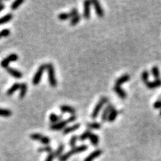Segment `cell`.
I'll return each mask as SVG.
<instances>
[{
    "mask_svg": "<svg viewBox=\"0 0 161 161\" xmlns=\"http://www.w3.org/2000/svg\"><path fill=\"white\" fill-rule=\"evenodd\" d=\"M88 147L87 145H79V146H75V148H73L72 149H70V150L68 151V152L66 153V154H62L61 156L58 158V160H59V161H67L72 155L78 154V153L83 152V151L88 150Z\"/></svg>",
    "mask_w": 161,
    "mask_h": 161,
    "instance_id": "cell-1",
    "label": "cell"
},
{
    "mask_svg": "<svg viewBox=\"0 0 161 161\" xmlns=\"http://www.w3.org/2000/svg\"><path fill=\"white\" fill-rule=\"evenodd\" d=\"M46 69L48 72V79L49 83L51 87L52 88H55L58 84L57 82V79L55 76V70H54V67L52 64L49 63L46 64Z\"/></svg>",
    "mask_w": 161,
    "mask_h": 161,
    "instance_id": "cell-2",
    "label": "cell"
},
{
    "mask_svg": "<svg viewBox=\"0 0 161 161\" xmlns=\"http://www.w3.org/2000/svg\"><path fill=\"white\" fill-rule=\"evenodd\" d=\"M109 101V98L107 97H102L101 99L99 100V102H98L97 105L95 106L93 111H92V113L91 114V117L92 119H96L98 117V114H99L101 110L103 108L104 105L105 104H107Z\"/></svg>",
    "mask_w": 161,
    "mask_h": 161,
    "instance_id": "cell-3",
    "label": "cell"
},
{
    "mask_svg": "<svg viewBox=\"0 0 161 161\" xmlns=\"http://www.w3.org/2000/svg\"><path fill=\"white\" fill-rule=\"evenodd\" d=\"M46 69V64H43L40 66L37 71L36 72V73L34 75L33 79H32V83L35 86H37L40 84V82L41 78H42V76L43 75V73L45 72V70Z\"/></svg>",
    "mask_w": 161,
    "mask_h": 161,
    "instance_id": "cell-4",
    "label": "cell"
},
{
    "mask_svg": "<svg viewBox=\"0 0 161 161\" xmlns=\"http://www.w3.org/2000/svg\"><path fill=\"white\" fill-rule=\"evenodd\" d=\"M19 59V56L15 53H13V54H9L7 58H5L4 59L2 60L1 63H0V65L2 68H5V69H7L8 67L9 64L11 63V62H15L17 61Z\"/></svg>",
    "mask_w": 161,
    "mask_h": 161,
    "instance_id": "cell-5",
    "label": "cell"
},
{
    "mask_svg": "<svg viewBox=\"0 0 161 161\" xmlns=\"http://www.w3.org/2000/svg\"><path fill=\"white\" fill-rule=\"evenodd\" d=\"M30 138L33 140H37V141H40L41 143L43 144V145H49V144L50 143L51 140L49 137H46V136L42 135L40 134H31L30 135Z\"/></svg>",
    "mask_w": 161,
    "mask_h": 161,
    "instance_id": "cell-6",
    "label": "cell"
},
{
    "mask_svg": "<svg viewBox=\"0 0 161 161\" xmlns=\"http://www.w3.org/2000/svg\"><path fill=\"white\" fill-rule=\"evenodd\" d=\"M68 123H69L68 119H66V120H61L59 122L56 123V124H52L50 125V127H49V128L52 130H62L66 128V125H67Z\"/></svg>",
    "mask_w": 161,
    "mask_h": 161,
    "instance_id": "cell-7",
    "label": "cell"
},
{
    "mask_svg": "<svg viewBox=\"0 0 161 161\" xmlns=\"http://www.w3.org/2000/svg\"><path fill=\"white\" fill-rule=\"evenodd\" d=\"M114 107V105H112V104H108V105H107V107H105V110L103 111V112L102 113L101 119L102 122H105L107 120V117H108L110 113L111 112V111H112Z\"/></svg>",
    "mask_w": 161,
    "mask_h": 161,
    "instance_id": "cell-8",
    "label": "cell"
},
{
    "mask_svg": "<svg viewBox=\"0 0 161 161\" xmlns=\"http://www.w3.org/2000/svg\"><path fill=\"white\" fill-rule=\"evenodd\" d=\"M91 3L94 6V8L96 10V13L97 14V16L99 17H103L105 12H104L103 8H102L100 3L98 2L97 0H92V1H91Z\"/></svg>",
    "mask_w": 161,
    "mask_h": 161,
    "instance_id": "cell-9",
    "label": "cell"
},
{
    "mask_svg": "<svg viewBox=\"0 0 161 161\" xmlns=\"http://www.w3.org/2000/svg\"><path fill=\"white\" fill-rule=\"evenodd\" d=\"M91 1H85L84 2V12L83 17L86 20H89L90 17V6H91Z\"/></svg>",
    "mask_w": 161,
    "mask_h": 161,
    "instance_id": "cell-10",
    "label": "cell"
},
{
    "mask_svg": "<svg viewBox=\"0 0 161 161\" xmlns=\"http://www.w3.org/2000/svg\"><path fill=\"white\" fill-rule=\"evenodd\" d=\"M7 73L8 74H10L11 75H12L13 77L17 79H20L22 78V73L19 70L14 69V68H11V67H7L6 69Z\"/></svg>",
    "mask_w": 161,
    "mask_h": 161,
    "instance_id": "cell-11",
    "label": "cell"
},
{
    "mask_svg": "<svg viewBox=\"0 0 161 161\" xmlns=\"http://www.w3.org/2000/svg\"><path fill=\"white\" fill-rule=\"evenodd\" d=\"M103 153V151L102 149H96L94 151H92L91 154H90L84 159V161H93L94 159L98 158L100 155H102Z\"/></svg>",
    "mask_w": 161,
    "mask_h": 161,
    "instance_id": "cell-12",
    "label": "cell"
},
{
    "mask_svg": "<svg viewBox=\"0 0 161 161\" xmlns=\"http://www.w3.org/2000/svg\"><path fill=\"white\" fill-rule=\"evenodd\" d=\"M113 91H114L118 95L119 98H121L122 99H125L127 97V92L125 91L123 89L121 88L120 86H117V85H115L113 87Z\"/></svg>",
    "mask_w": 161,
    "mask_h": 161,
    "instance_id": "cell-13",
    "label": "cell"
},
{
    "mask_svg": "<svg viewBox=\"0 0 161 161\" xmlns=\"http://www.w3.org/2000/svg\"><path fill=\"white\" fill-rule=\"evenodd\" d=\"M130 75H128V74L122 75V76L118 78L116 80V85H117V86H121V85L125 84V83L128 82V81L130 80Z\"/></svg>",
    "mask_w": 161,
    "mask_h": 161,
    "instance_id": "cell-14",
    "label": "cell"
},
{
    "mask_svg": "<svg viewBox=\"0 0 161 161\" xmlns=\"http://www.w3.org/2000/svg\"><path fill=\"white\" fill-rule=\"evenodd\" d=\"M59 109L62 113H70V114H72V115H75V111H76L74 107H71V106H69V105H61V106H60Z\"/></svg>",
    "mask_w": 161,
    "mask_h": 161,
    "instance_id": "cell-15",
    "label": "cell"
},
{
    "mask_svg": "<svg viewBox=\"0 0 161 161\" xmlns=\"http://www.w3.org/2000/svg\"><path fill=\"white\" fill-rule=\"evenodd\" d=\"M80 127H81V124H79V123L73 125L69 126V127H66V128H64L63 134H64V135H66V134H70V133H72V132L75 131V130L78 129Z\"/></svg>",
    "mask_w": 161,
    "mask_h": 161,
    "instance_id": "cell-16",
    "label": "cell"
},
{
    "mask_svg": "<svg viewBox=\"0 0 161 161\" xmlns=\"http://www.w3.org/2000/svg\"><path fill=\"white\" fill-rule=\"evenodd\" d=\"M145 85H146V87L149 89H154L159 88V87L161 86V79H155L154 81H149V82L145 84Z\"/></svg>",
    "mask_w": 161,
    "mask_h": 161,
    "instance_id": "cell-17",
    "label": "cell"
},
{
    "mask_svg": "<svg viewBox=\"0 0 161 161\" xmlns=\"http://www.w3.org/2000/svg\"><path fill=\"white\" fill-rule=\"evenodd\" d=\"M20 83H14V84H13L12 86H11V88L7 90L6 95H7V96H12V95L14 94L15 92L17 91L18 90H20Z\"/></svg>",
    "mask_w": 161,
    "mask_h": 161,
    "instance_id": "cell-18",
    "label": "cell"
},
{
    "mask_svg": "<svg viewBox=\"0 0 161 161\" xmlns=\"http://www.w3.org/2000/svg\"><path fill=\"white\" fill-rule=\"evenodd\" d=\"M62 119H63L62 116H58L54 113H51L50 116H49V120H50L52 124H56V123L59 122L60 121L62 120Z\"/></svg>",
    "mask_w": 161,
    "mask_h": 161,
    "instance_id": "cell-19",
    "label": "cell"
},
{
    "mask_svg": "<svg viewBox=\"0 0 161 161\" xmlns=\"http://www.w3.org/2000/svg\"><path fill=\"white\" fill-rule=\"evenodd\" d=\"M119 115V111H117L116 109L113 108L112 111H111V112L110 113V114L108 116V117H107V120L109 122H114V121L116 120V119L117 116Z\"/></svg>",
    "mask_w": 161,
    "mask_h": 161,
    "instance_id": "cell-20",
    "label": "cell"
},
{
    "mask_svg": "<svg viewBox=\"0 0 161 161\" xmlns=\"http://www.w3.org/2000/svg\"><path fill=\"white\" fill-rule=\"evenodd\" d=\"M27 89L28 88L26 83H22V84H20V95H19V98H20V99H22V98H25L26 92H27Z\"/></svg>",
    "mask_w": 161,
    "mask_h": 161,
    "instance_id": "cell-21",
    "label": "cell"
},
{
    "mask_svg": "<svg viewBox=\"0 0 161 161\" xmlns=\"http://www.w3.org/2000/svg\"><path fill=\"white\" fill-rule=\"evenodd\" d=\"M13 17H14V16H13L12 14H7L6 15H5V16H3L2 17L0 18V26H2V25H4L7 23V22H8L9 21H11V20L13 19Z\"/></svg>",
    "mask_w": 161,
    "mask_h": 161,
    "instance_id": "cell-22",
    "label": "cell"
},
{
    "mask_svg": "<svg viewBox=\"0 0 161 161\" xmlns=\"http://www.w3.org/2000/svg\"><path fill=\"white\" fill-rule=\"evenodd\" d=\"M89 139H90V142H91V144L93 146H97L98 144V142H99V138H98V136L97 134H90V137H89Z\"/></svg>",
    "mask_w": 161,
    "mask_h": 161,
    "instance_id": "cell-23",
    "label": "cell"
},
{
    "mask_svg": "<svg viewBox=\"0 0 161 161\" xmlns=\"http://www.w3.org/2000/svg\"><path fill=\"white\" fill-rule=\"evenodd\" d=\"M64 150V144H60L59 146H58V149H56V151H54L55 158H59L62 155V153H63Z\"/></svg>",
    "mask_w": 161,
    "mask_h": 161,
    "instance_id": "cell-24",
    "label": "cell"
},
{
    "mask_svg": "<svg viewBox=\"0 0 161 161\" xmlns=\"http://www.w3.org/2000/svg\"><path fill=\"white\" fill-rule=\"evenodd\" d=\"M12 115V111L9 109L0 108V116L10 117Z\"/></svg>",
    "mask_w": 161,
    "mask_h": 161,
    "instance_id": "cell-25",
    "label": "cell"
},
{
    "mask_svg": "<svg viewBox=\"0 0 161 161\" xmlns=\"http://www.w3.org/2000/svg\"><path fill=\"white\" fill-rule=\"evenodd\" d=\"M92 134V132L90 131V130H87L86 131H84V133L81 134L80 137H78V140L80 141H84V140L89 139L90 134Z\"/></svg>",
    "mask_w": 161,
    "mask_h": 161,
    "instance_id": "cell-26",
    "label": "cell"
},
{
    "mask_svg": "<svg viewBox=\"0 0 161 161\" xmlns=\"http://www.w3.org/2000/svg\"><path fill=\"white\" fill-rule=\"evenodd\" d=\"M87 127L89 128V129H100L102 127V125L98 122H90L88 123L87 124Z\"/></svg>",
    "mask_w": 161,
    "mask_h": 161,
    "instance_id": "cell-27",
    "label": "cell"
},
{
    "mask_svg": "<svg viewBox=\"0 0 161 161\" xmlns=\"http://www.w3.org/2000/svg\"><path fill=\"white\" fill-rule=\"evenodd\" d=\"M151 74L155 79H159L160 78V70L157 66H154L151 69Z\"/></svg>",
    "mask_w": 161,
    "mask_h": 161,
    "instance_id": "cell-28",
    "label": "cell"
},
{
    "mask_svg": "<svg viewBox=\"0 0 161 161\" xmlns=\"http://www.w3.org/2000/svg\"><path fill=\"white\" fill-rule=\"evenodd\" d=\"M141 78L142 81H143L145 84H146L147 82L149 81V72L148 70H144L141 75Z\"/></svg>",
    "mask_w": 161,
    "mask_h": 161,
    "instance_id": "cell-29",
    "label": "cell"
},
{
    "mask_svg": "<svg viewBox=\"0 0 161 161\" xmlns=\"http://www.w3.org/2000/svg\"><path fill=\"white\" fill-rule=\"evenodd\" d=\"M23 2H24L23 0H16V1H14V2L11 4V9L14 11L16 10V9H17L18 7L20 6V5H22Z\"/></svg>",
    "mask_w": 161,
    "mask_h": 161,
    "instance_id": "cell-30",
    "label": "cell"
},
{
    "mask_svg": "<svg viewBox=\"0 0 161 161\" xmlns=\"http://www.w3.org/2000/svg\"><path fill=\"white\" fill-rule=\"evenodd\" d=\"M81 19V16L78 14L77 16H75V17L71 19V20H70V26H75V25H77L79 22H80Z\"/></svg>",
    "mask_w": 161,
    "mask_h": 161,
    "instance_id": "cell-31",
    "label": "cell"
},
{
    "mask_svg": "<svg viewBox=\"0 0 161 161\" xmlns=\"http://www.w3.org/2000/svg\"><path fill=\"white\" fill-rule=\"evenodd\" d=\"M78 140V136H76V135H74L71 138H70L69 142V145L70 147H72V149L75 147V145H76Z\"/></svg>",
    "mask_w": 161,
    "mask_h": 161,
    "instance_id": "cell-32",
    "label": "cell"
},
{
    "mask_svg": "<svg viewBox=\"0 0 161 161\" xmlns=\"http://www.w3.org/2000/svg\"><path fill=\"white\" fill-rule=\"evenodd\" d=\"M58 19H59L60 20H62V21H64V20H67L70 19V15L69 13H61V14H60L58 16Z\"/></svg>",
    "mask_w": 161,
    "mask_h": 161,
    "instance_id": "cell-33",
    "label": "cell"
},
{
    "mask_svg": "<svg viewBox=\"0 0 161 161\" xmlns=\"http://www.w3.org/2000/svg\"><path fill=\"white\" fill-rule=\"evenodd\" d=\"M38 152H48L49 153L52 152V148L49 145H46V146L39 148L38 149Z\"/></svg>",
    "mask_w": 161,
    "mask_h": 161,
    "instance_id": "cell-34",
    "label": "cell"
},
{
    "mask_svg": "<svg viewBox=\"0 0 161 161\" xmlns=\"http://www.w3.org/2000/svg\"><path fill=\"white\" fill-rule=\"evenodd\" d=\"M10 34H11V31L8 28H4V29H2L1 31H0V36H1V37H8V36L10 35Z\"/></svg>",
    "mask_w": 161,
    "mask_h": 161,
    "instance_id": "cell-35",
    "label": "cell"
},
{
    "mask_svg": "<svg viewBox=\"0 0 161 161\" xmlns=\"http://www.w3.org/2000/svg\"><path fill=\"white\" fill-rule=\"evenodd\" d=\"M69 14L70 15V17L73 18L78 14V10L76 8H73L71 11H70V12L69 13Z\"/></svg>",
    "mask_w": 161,
    "mask_h": 161,
    "instance_id": "cell-36",
    "label": "cell"
},
{
    "mask_svg": "<svg viewBox=\"0 0 161 161\" xmlns=\"http://www.w3.org/2000/svg\"><path fill=\"white\" fill-rule=\"evenodd\" d=\"M55 158V156H54V151H52V152L49 153V154H48V156L46 157V160H45V161H53V160Z\"/></svg>",
    "mask_w": 161,
    "mask_h": 161,
    "instance_id": "cell-37",
    "label": "cell"
},
{
    "mask_svg": "<svg viewBox=\"0 0 161 161\" xmlns=\"http://www.w3.org/2000/svg\"><path fill=\"white\" fill-rule=\"evenodd\" d=\"M154 109H161V99L157 100L154 103Z\"/></svg>",
    "mask_w": 161,
    "mask_h": 161,
    "instance_id": "cell-38",
    "label": "cell"
},
{
    "mask_svg": "<svg viewBox=\"0 0 161 161\" xmlns=\"http://www.w3.org/2000/svg\"><path fill=\"white\" fill-rule=\"evenodd\" d=\"M4 8H5V5L2 3H1L0 4V12H1L2 10H4Z\"/></svg>",
    "mask_w": 161,
    "mask_h": 161,
    "instance_id": "cell-39",
    "label": "cell"
},
{
    "mask_svg": "<svg viewBox=\"0 0 161 161\" xmlns=\"http://www.w3.org/2000/svg\"><path fill=\"white\" fill-rule=\"evenodd\" d=\"M160 116H161V109H160Z\"/></svg>",
    "mask_w": 161,
    "mask_h": 161,
    "instance_id": "cell-40",
    "label": "cell"
},
{
    "mask_svg": "<svg viewBox=\"0 0 161 161\" xmlns=\"http://www.w3.org/2000/svg\"><path fill=\"white\" fill-rule=\"evenodd\" d=\"M1 3H2V2H1V1H0V4H1Z\"/></svg>",
    "mask_w": 161,
    "mask_h": 161,
    "instance_id": "cell-41",
    "label": "cell"
},
{
    "mask_svg": "<svg viewBox=\"0 0 161 161\" xmlns=\"http://www.w3.org/2000/svg\"><path fill=\"white\" fill-rule=\"evenodd\" d=\"M0 38H1V36H0Z\"/></svg>",
    "mask_w": 161,
    "mask_h": 161,
    "instance_id": "cell-42",
    "label": "cell"
}]
</instances>
